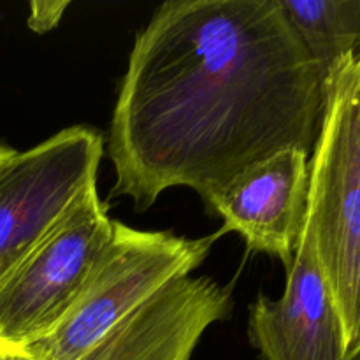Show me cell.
<instances>
[{
	"instance_id": "6",
	"label": "cell",
	"mask_w": 360,
	"mask_h": 360,
	"mask_svg": "<svg viewBox=\"0 0 360 360\" xmlns=\"http://www.w3.org/2000/svg\"><path fill=\"white\" fill-rule=\"evenodd\" d=\"M285 271L283 295H259L250 306L248 334L260 360H347L343 323L308 227Z\"/></svg>"
},
{
	"instance_id": "3",
	"label": "cell",
	"mask_w": 360,
	"mask_h": 360,
	"mask_svg": "<svg viewBox=\"0 0 360 360\" xmlns=\"http://www.w3.org/2000/svg\"><path fill=\"white\" fill-rule=\"evenodd\" d=\"M224 231L188 239L137 231L115 220L77 301L46 338L27 347L39 360H77L137 308L181 278L192 276Z\"/></svg>"
},
{
	"instance_id": "9",
	"label": "cell",
	"mask_w": 360,
	"mask_h": 360,
	"mask_svg": "<svg viewBox=\"0 0 360 360\" xmlns=\"http://www.w3.org/2000/svg\"><path fill=\"white\" fill-rule=\"evenodd\" d=\"M319 69L327 81L360 53V0H280Z\"/></svg>"
},
{
	"instance_id": "13",
	"label": "cell",
	"mask_w": 360,
	"mask_h": 360,
	"mask_svg": "<svg viewBox=\"0 0 360 360\" xmlns=\"http://www.w3.org/2000/svg\"><path fill=\"white\" fill-rule=\"evenodd\" d=\"M347 360H360V348H359L357 352H355L354 355H350V357H348Z\"/></svg>"
},
{
	"instance_id": "4",
	"label": "cell",
	"mask_w": 360,
	"mask_h": 360,
	"mask_svg": "<svg viewBox=\"0 0 360 360\" xmlns=\"http://www.w3.org/2000/svg\"><path fill=\"white\" fill-rule=\"evenodd\" d=\"M112 224L94 179L0 278V343L27 348L62 322L111 239Z\"/></svg>"
},
{
	"instance_id": "5",
	"label": "cell",
	"mask_w": 360,
	"mask_h": 360,
	"mask_svg": "<svg viewBox=\"0 0 360 360\" xmlns=\"http://www.w3.org/2000/svg\"><path fill=\"white\" fill-rule=\"evenodd\" d=\"M102 150L101 134L76 125L16 151L0 169V278L97 179Z\"/></svg>"
},
{
	"instance_id": "1",
	"label": "cell",
	"mask_w": 360,
	"mask_h": 360,
	"mask_svg": "<svg viewBox=\"0 0 360 360\" xmlns=\"http://www.w3.org/2000/svg\"><path fill=\"white\" fill-rule=\"evenodd\" d=\"M319 69L280 0H172L136 37L109 127L112 195L204 202L285 150L311 157Z\"/></svg>"
},
{
	"instance_id": "8",
	"label": "cell",
	"mask_w": 360,
	"mask_h": 360,
	"mask_svg": "<svg viewBox=\"0 0 360 360\" xmlns=\"http://www.w3.org/2000/svg\"><path fill=\"white\" fill-rule=\"evenodd\" d=\"M232 287L181 278L144 302L77 360H192L200 338L227 319Z\"/></svg>"
},
{
	"instance_id": "12",
	"label": "cell",
	"mask_w": 360,
	"mask_h": 360,
	"mask_svg": "<svg viewBox=\"0 0 360 360\" xmlns=\"http://www.w3.org/2000/svg\"><path fill=\"white\" fill-rule=\"evenodd\" d=\"M14 153H16V150L6 146V144H0V169H2L4 165L11 160V157H13Z\"/></svg>"
},
{
	"instance_id": "10",
	"label": "cell",
	"mask_w": 360,
	"mask_h": 360,
	"mask_svg": "<svg viewBox=\"0 0 360 360\" xmlns=\"http://www.w3.org/2000/svg\"><path fill=\"white\" fill-rule=\"evenodd\" d=\"M67 7H69V2H32L28 27L39 34L51 30L58 25Z\"/></svg>"
},
{
	"instance_id": "2",
	"label": "cell",
	"mask_w": 360,
	"mask_h": 360,
	"mask_svg": "<svg viewBox=\"0 0 360 360\" xmlns=\"http://www.w3.org/2000/svg\"><path fill=\"white\" fill-rule=\"evenodd\" d=\"M306 227L350 357L360 348V53L323 86L322 123L309 157Z\"/></svg>"
},
{
	"instance_id": "11",
	"label": "cell",
	"mask_w": 360,
	"mask_h": 360,
	"mask_svg": "<svg viewBox=\"0 0 360 360\" xmlns=\"http://www.w3.org/2000/svg\"><path fill=\"white\" fill-rule=\"evenodd\" d=\"M0 360H39L27 348H13L0 343Z\"/></svg>"
},
{
	"instance_id": "7",
	"label": "cell",
	"mask_w": 360,
	"mask_h": 360,
	"mask_svg": "<svg viewBox=\"0 0 360 360\" xmlns=\"http://www.w3.org/2000/svg\"><path fill=\"white\" fill-rule=\"evenodd\" d=\"M309 155L285 150L239 176L207 200L224 220V234L238 232L248 250L278 257L288 269L308 221Z\"/></svg>"
}]
</instances>
